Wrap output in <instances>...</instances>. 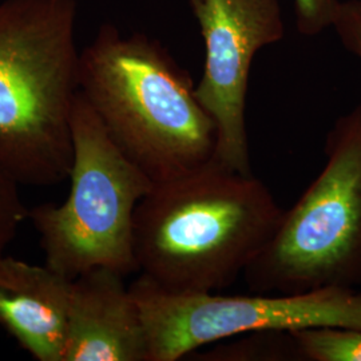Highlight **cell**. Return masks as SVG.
I'll return each instance as SVG.
<instances>
[{
  "label": "cell",
  "mask_w": 361,
  "mask_h": 361,
  "mask_svg": "<svg viewBox=\"0 0 361 361\" xmlns=\"http://www.w3.org/2000/svg\"><path fill=\"white\" fill-rule=\"evenodd\" d=\"M70 192L61 205L28 210L46 265L67 279L94 268L125 276L138 271L134 222L140 202L154 188L114 142L79 91L71 121Z\"/></svg>",
  "instance_id": "cell-4"
},
{
  "label": "cell",
  "mask_w": 361,
  "mask_h": 361,
  "mask_svg": "<svg viewBox=\"0 0 361 361\" xmlns=\"http://www.w3.org/2000/svg\"><path fill=\"white\" fill-rule=\"evenodd\" d=\"M332 27L343 46L361 61V0H340Z\"/></svg>",
  "instance_id": "cell-13"
},
{
  "label": "cell",
  "mask_w": 361,
  "mask_h": 361,
  "mask_svg": "<svg viewBox=\"0 0 361 361\" xmlns=\"http://www.w3.org/2000/svg\"><path fill=\"white\" fill-rule=\"evenodd\" d=\"M77 16L75 0L0 1V168L19 185L68 178Z\"/></svg>",
  "instance_id": "cell-3"
},
{
  "label": "cell",
  "mask_w": 361,
  "mask_h": 361,
  "mask_svg": "<svg viewBox=\"0 0 361 361\" xmlns=\"http://www.w3.org/2000/svg\"><path fill=\"white\" fill-rule=\"evenodd\" d=\"M79 91L119 149L157 183L207 166L217 129L189 73L145 34L104 25L80 51Z\"/></svg>",
  "instance_id": "cell-2"
},
{
  "label": "cell",
  "mask_w": 361,
  "mask_h": 361,
  "mask_svg": "<svg viewBox=\"0 0 361 361\" xmlns=\"http://www.w3.org/2000/svg\"><path fill=\"white\" fill-rule=\"evenodd\" d=\"M297 27L304 35H317L332 26L340 0H295Z\"/></svg>",
  "instance_id": "cell-12"
},
{
  "label": "cell",
  "mask_w": 361,
  "mask_h": 361,
  "mask_svg": "<svg viewBox=\"0 0 361 361\" xmlns=\"http://www.w3.org/2000/svg\"><path fill=\"white\" fill-rule=\"evenodd\" d=\"M284 210L253 174L221 165L157 183L135 212L138 271L177 293L219 292L271 241Z\"/></svg>",
  "instance_id": "cell-1"
},
{
  "label": "cell",
  "mask_w": 361,
  "mask_h": 361,
  "mask_svg": "<svg viewBox=\"0 0 361 361\" xmlns=\"http://www.w3.org/2000/svg\"><path fill=\"white\" fill-rule=\"evenodd\" d=\"M71 279L0 257V326L39 361H63Z\"/></svg>",
  "instance_id": "cell-9"
},
{
  "label": "cell",
  "mask_w": 361,
  "mask_h": 361,
  "mask_svg": "<svg viewBox=\"0 0 361 361\" xmlns=\"http://www.w3.org/2000/svg\"><path fill=\"white\" fill-rule=\"evenodd\" d=\"M125 277L94 268L71 280L63 361H149L141 312Z\"/></svg>",
  "instance_id": "cell-8"
},
{
  "label": "cell",
  "mask_w": 361,
  "mask_h": 361,
  "mask_svg": "<svg viewBox=\"0 0 361 361\" xmlns=\"http://www.w3.org/2000/svg\"><path fill=\"white\" fill-rule=\"evenodd\" d=\"M141 312L149 361H177L235 335L310 328L361 329V292L329 286L304 293L224 296L170 292L141 274L130 284Z\"/></svg>",
  "instance_id": "cell-6"
},
{
  "label": "cell",
  "mask_w": 361,
  "mask_h": 361,
  "mask_svg": "<svg viewBox=\"0 0 361 361\" xmlns=\"http://www.w3.org/2000/svg\"><path fill=\"white\" fill-rule=\"evenodd\" d=\"M290 334L307 360L361 361V329L310 328Z\"/></svg>",
  "instance_id": "cell-10"
},
{
  "label": "cell",
  "mask_w": 361,
  "mask_h": 361,
  "mask_svg": "<svg viewBox=\"0 0 361 361\" xmlns=\"http://www.w3.org/2000/svg\"><path fill=\"white\" fill-rule=\"evenodd\" d=\"M326 164L244 271L261 295L361 284V104L325 141Z\"/></svg>",
  "instance_id": "cell-5"
},
{
  "label": "cell",
  "mask_w": 361,
  "mask_h": 361,
  "mask_svg": "<svg viewBox=\"0 0 361 361\" xmlns=\"http://www.w3.org/2000/svg\"><path fill=\"white\" fill-rule=\"evenodd\" d=\"M19 183L0 168V257L11 244L28 210L19 192Z\"/></svg>",
  "instance_id": "cell-11"
},
{
  "label": "cell",
  "mask_w": 361,
  "mask_h": 361,
  "mask_svg": "<svg viewBox=\"0 0 361 361\" xmlns=\"http://www.w3.org/2000/svg\"><path fill=\"white\" fill-rule=\"evenodd\" d=\"M205 40V66L195 95L217 129L216 159L252 174L246 94L255 55L284 37L279 0H190Z\"/></svg>",
  "instance_id": "cell-7"
}]
</instances>
